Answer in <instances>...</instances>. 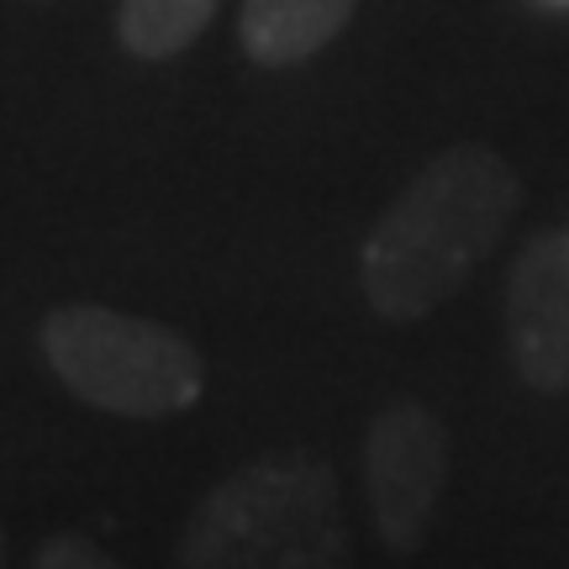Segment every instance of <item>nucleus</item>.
<instances>
[{"mask_svg": "<svg viewBox=\"0 0 569 569\" xmlns=\"http://www.w3.org/2000/svg\"><path fill=\"white\" fill-rule=\"evenodd\" d=\"M522 180L490 142H453L411 174L359 248V290L380 322H427L490 259Z\"/></svg>", "mask_w": 569, "mask_h": 569, "instance_id": "obj_1", "label": "nucleus"}, {"mask_svg": "<svg viewBox=\"0 0 569 569\" xmlns=\"http://www.w3.org/2000/svg\"><path fill=\"white\" fill-rule=\"evenodd\" d=\"M180 569H343L348 528L338 475L306 448H284L206 490L184 522Z\"/></svg>", "mask_w": 569, "mask_h": 569, "instance_id": "obj_2", "label": "nucleus"}, {"mask_svg": "<svg viewBox=\"0 0 569 569\" xmlns=\"http://www.w3.org/2000/svg\"><path fill=\"white\" fill-rule=\"evenodd\" d=\"M42 359L84 407L159 422L206 396V359L180 327L111 306H59L42 317Z\"/></svg>", "mask_w": 569, "mask_h": 569, "instance_id": "obj_3", "label": "nucleus"}, {"mask_svg": "<svg viewBox=\"0 0 569 569\" xmlns=\"http://www.w3.org/2000/svg\"><path fill=\"white\" fill-rule=\"evenodd\" d=\"M448 486V427L443 417L401 396L390 407L375 411L365 432V496H369V522L375 538L386 543L396 559L422 553L438 522V501Z\"/></svg>", "mask_w": 569, "mask_h": 569, "instance_id": "obj_4", "label": "nucleus"}, {"mask_svg": "<svg viewBox=\"0 0 569 569\" xmlns=\"http://www.w3.org/2000/svg\"><path fill=\"white\" fill-rule=\"evenodd\" d=\"M507 353L532 396L569 390V232H538L507 274Z\"/></svg>", "mask_w": 569, "mask_h": 569, "instance_id": "obj_5", "label": "nucleus"}, {"mask_svg": "<svg viewBox=\"0 0 569 569\" xmlns=\"http://www.w3.org/2000/svg\"><path fill=\"white\" fill-rule=\"evenodd\" d=\"M359 0H243L238 38L259 69H296L343 32Z\"/></svg>", "mask_w": 569, "mask_h": 569, "instance_id": "obj_6", "label": "nucleus"}, {"mask_svg": "<svg viewBox=\"0 0 569 569\" xmlns=\"http://www.w3.org/2000/svg\"><path fill=\"white\" fill-rule=\"evenodd\" d=\"M217 17V0H117V38L132 59H180Z\"/></svg>", "mask_w": 569, "mask_h": 569, "instance_id": "obj_7", "label": "nucleus"}, {"mask_svg": "<svg viewBox=\"0 0 569 569\" xmlns=\"http://www.w3.org/2000/svg\"><path fill=\"white\" fill-rule=\"evenodd\" d=\"M32 569H122V565L96 538H84V532H53V538L38 543Z\"/></svg>", "mask_w": 569, "mask_h": 569, "instance_id": "obj_8", "label": "nucleus"}, {"mask_svg": "<svg viewBox=\"0 0 569 569\" xmlns=\"http://www.w3.org/2000/svg\"><path fill=\"white\" fill-rule=\"evenodd\" d=\"M0 569H6V528H0Z\"/></svg>", "mask_w": 569, "mask_h": 569, "instance_id": "obj_9", "label": "nucleus"}, {"mask_svg": "<svg viewBox=\"0 0 569 569\" xmlns=\"http://www.w3.org/2000/svg\"><path fill=\"white\" fill-rule=\"evenodd\" d=\"M549 6H569V0H549Z\"/></svg>", "mask_w": 569, "mask_h": 569, "instance_id": "obj_10", "label": "nucleus"}]
</instances>
